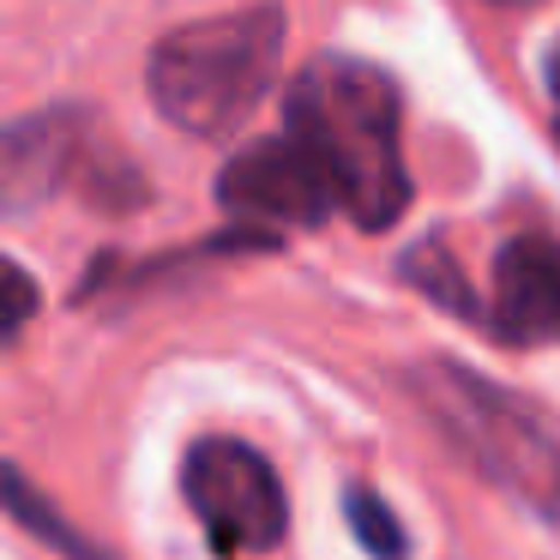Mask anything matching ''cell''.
<instances>
[{
    "mask_svg": "<svg viewBox=\"0 0 560 560\" xmlns=\"http://www.w3.org/2000/svg\"><path fill=\"white\" fill-rule=\"evenodd\" d=\"M290 133L326 170L338 211L355 230L380 235L410 211V163H404V97L392 73L355 55H314L290 79L283 103Z\"/></svg>",
    "mask_w": 560,
    "mask_h": 560,
    "instance_id": "6da1fadb",
    "label": "cell"
},
{
    "mask_svg": "<svg viewBox=\"0 0 560 560\" xmlns=\"http://www.w3.org/2000/svg\"><path fill=\"white\" fill-rule=\"evenodd\" d=\"M283 37H290V19L271 0L175 25L145 61V91L175 133L230 139L254 121V109L278 85Z\"/></svg>",
    "mask_w": 560,
    "mask_h": 560,
    "instance_id": "7a4b0ae2",
    "label": "cell"
},
{
    "mask_svg": "<svg viewBox=\"0 0 560 560\" xmlns=\"http://www.w3.org/2000/svg\"><path fill=\"white\" fill-rule=\"evenodd\" d=\"M410 392L422 404V416L446 434V446L476 476H488L512 500H524L536 518L560 524V434L518 392H506L500 380L452 362V355L416 362Z\"/></svg>",
    "mask_w": 560,
    "mask_h": 560,
    "instance_id": "3957f363",
    "label": "cell"
},
{
    "mask_svg": "<svg viewBox=\"0 0 560 560\" xmlns=\"http://www.w3.org/2000/svg\"><path fill=\"white\" fill-rule=\"evenodd\" d=\"M182 494L218 555H271L290 536V494L266 452L230 434H206L182 458Z\"/></svg>",
    "mask_w": 560,
    "mask_h": 560,
    "instance_id": "277c9868",
    "label": "cell"
},
{
    "mask_svg": "<svg viewBox=\"0 0 560 560\" xmlns=\"http://www.w3.org/2000/svg\"><path fill=\"white\" fill-rule=\"evenodd\" d=\"M218 206L235 223H254V230H319L338 211V194H331L326 170L314 163V151L295 133H278V139H254L223 163Z\"/></svg>",
    "mask_w": 560,
    "mask_h": 560,
    "instance_id": "5b68a950",
    "label": "cell"
},
{
    "mask_svg": "<svg viewBox=\"0 0 560 560\" xmlns=\"http://www.w3.org/2000/svg\"><path fill=\"white\" fill-rule=\"evenodd\" d=\"M488 331L512 350L560 343V235L524 230L488 271Z\"/></svg>",
    "mask_w": 560,
    "mask_h": 560,
    "instance_id": "8992f818",
    "label": "cell"
},
{
    "mask_svg": "<svg viewBox=\"0 0 560 560\" xmlns=\"http://www.w3.org/2000/svg\"><path fill=\"white\" fill-rule=\"evenodd\" d=\"M85 151V115L79 109H49L25 115L7 127V158H0V182H7V211H25L67 187Z\"/></svg>",
    "mask_w": 560,
    "mask_h": 560,
    "instance_id": "52a82bcc",
    "label": "cell"
},
{
    "mask_svg": "<svg viewBox=\"0 0 560 560\" xmlns=\"http://www.w3.org/2000/svg\"><path fill=\"white\" fill-rule=\"evenodd\" d=\"M7 506H13V518L25 524L31 536H43V542H49L55 555H67V560H121L115 548L91 542V536L79 530V524H67V518H61V506H55L49 494H37V488H31V476L19 470V464L7 470Z\"/></svg>",
    "mask_w": 560,
    "mask_h": 560,
    "instance_id": "ba28073f",
    "label": "cell"
},
{
    "mask_svg": "<svg viewBox=\"0 0 560 560\" xmlns=\"http://www.w3.org/2000/svg\"><path fill=\"white\" fill-rule=\"evenodd\" d=\"M398 271H404V283H410V290H422L434 307H446V314H458L464 326H488V307L470 295V283H464L458 259H452L440 242H422V247H410V254L398 259Z\"/></svg>",
    "mask_w": 560,
    "mask_h": 560,
    "instance_id": "9c48e42d",
    "label": "cell"
},
{
    "mask_svg": "<svg viewBox=\"0 0 560 560\" xmlns=\"http://www.w3.org/2000/svg\"><path fill=\"white\" fill-rule=\"evenodd\" d=\"M343 506H350V530H355V542H362L374 560H404V555H410V536H404L398 512H392L386 500L374 494V488L350 482Z\"/></svg>",
    "mask_w": 560,
    "mask_h": 560,
    "instance_id": "30bf717a",
    "label": "cell"
},
{
    "mask_svg": "<svg viewBox=\"0 0 560 560\" xmlns=\"http://www.w3.org/2000/svg\"><path fill=\"white\" fill-rule=\"evenodd\" d=\"M0 283H7V338H19V331H25V319L37 314V283H31V271L19 266V259H7V266H0Z\"/></svg>",
    "mask_w": 560,
    "mask_h": 560,
    "instance_id": "8fae6325",
    "label": "cell"
},
{
    "mask_svg": "<svg viewBox=\"0 0 560 560\" xmlns=\"http://www.w3.org/2000/svg\"><path fill=\"white\" fill-rule=\"evenodd\" d=\"M548 91H555V97H560V43H555V49H548Z\"/></svg>",
    "mask_w": 560,
    "mask_h": 560,
    "instance_id": "7c38bea8",
    "label": "cell"
},
{
    "mask_svg": "<svg viewBox=\"0 0 560 560\" xmlns=\"http://www.w3.org/2000/svg\"><path fill=\"white\" fill-rule=\"evenodd\" d=\"M488 7H536V0H488Z\"/></svg>",
    "mask_w": 560,
    "mask_h": 560,
    "instance_id": "4fadbf2b",
    "label": "cell"
},
{
    "mask_svg": "<svg viewBox=\"0 0 560 560\" xmlns=\"http://www.w3.org/2000/svg\"><path fill=\"white\" fill-rule=\"evenodd\" d=\"M555 139H560V127H555Z\"/></svg>",
    "mask_w": 560,
    "mask_h": 560,
    "instance_id": "5bb4252c",
    "label": "cell"
}]
</instances>
